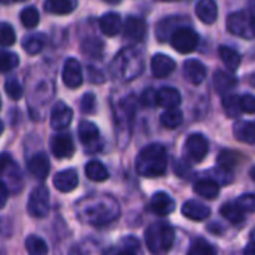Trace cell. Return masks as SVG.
<instances>
[{"mask_svg":"<svg viewBox=\"0 0 255 255\" xmlns=\"http://www.w3.org/2000/svg\"><path fill=\"white\" fill-rule=\"evenodd\" d=\"M76 214L85 224L108 226L120 217V205L111 196H87L78 202Z\"/></svg>","mask_w":255,"mask_h":255,"instance_id":"6da1fadb","label":"cell"},{"mask_svg":"<svg viewBox=\"0 0 255 255\" xmlns=\"http://www.w3.org/2000/svg\"><path fill=\"white\" fill-rule=\"evenodd\" d=\"M167 169V152L160 143L145 146L136 158V170L140 176L157 178L164 175Z\"/></svg>","mask_w":255,"mask_h":255,"instance_id":"7a4b0ae2","label":"cell"},{"mask_svg":"<svg viewBox=\"0 0 255 255\" xmlns=\"http://www.w3.org/2000/svg\"><path fill=\"white\" fill-rule=\"evenodd\" d=\"M143 66L145 61L142 51L136 48H126L115 57L112 69L118 78L124 81H131L142 73Z\"/></svg>","mask_w":255,"mask_h":255,"instance_id":"3957f363","label":"cell"},{"mask_svg":"<svg viewBox=\"0 0 255 255\" xmlns=\"http://www.w3.org/2000/svg\"><path fill=\"white\" fill-rule=\"evenodd\" d=\"M145 242L148 250L155 255L169 253L175 242V232L166 223H154L145 232Z\"/></svg>","mask_w":255,"mask_h":255,"instance_id":"277c9868","label":"cell"},{"mask_svg":"<svg viewBox=\"0 0 255 255\" xmlns=\"http://www.w3.org/2000/svg\"><path fill=\"white\" fill-rule=\"evenodd\" d=\"M227 30L236 36L253 39L254 36V16L248 15L245 10L235 12L227 18Z\"/></svg>","mask_w":255,"mask_h":255,"instance_id":"5b68a950","label":"cell"},{"mask_svg":"<svg viewBox=\"0 0 255 255\" xmlns=\"http://www.w3.org/2000/svg\"><path fill=\"white\" fill-rule=\"evenodd\" d=\"M51 205H49V191L43 187L39 185L36 187L28 197L27 203V211L33 218H45L49 214Z\"/></svg>","mask_w":255,"mask_h":255,"instance_id":"8992f818","label":"cell"},{"mask_svg":"<svg viewBox=\"0 0 255 255\" xmlns=\"http://www.w3.org/2000/svg\"><path fill=\"white\" fill-rule=\"evenodd\" d=\"M199 34L190 28V27H179L176 28L173 33H172V37H170V43L172 46L181 52V54H188V52H193L197 45H199Z\"/></svg>","mask_w":255,"mask_h":255,"instance_id":"52a82bcc","label":"cell"},{"mask_svg":"<svg viewBox=\"0 0 255 255\" xmlns=\"http://www.w3.org/2000/svg\"><path fill=\"white\" fill-rule=\"evenodd\" d=\"M185 151L193 161L200 163L209 152V143L203 134L194 133V134L188 136V139L185 142Z\"/></svg>","mask_w":255,"mask_h":255,"instance_id":"ba28073f","label":"cell"},{"mask_svg":"<svg viewBox=\"0 0 255 255\" xmlns=\"http://www.w3.org/2000/svg\"><path fill=\"white\" fill-rule=\"evenodd\" d=\"M78 134H79V140L82 142V145L87 149H90V151L100 149V146H102L100 145V131L96 124H93L90 121H82L79 124Z\"/></svg>","mask_w":255,"mask_h":255,"instance_id":"9c48e42d","label":"cell"},{"mask_svg":"<svg viewBox=\"0 0 255 255\" xmlns=\"http://www.w3.org/2000/svg\"><path fill=\"white\" fill-rule=\"evenodd\" d=\"M82 67L76 58H67L63 67V82L69 88H78L82 84Z\"/></svg>","mask_w":255,"mask_h":255,"instance_id":"30bf717a","label":"cell"},{"mask_svg":"<svg viewBox=\"0 0 255 255\" xmlns=\"http://www.w3.org/2000/svg\"><path fill=\"white\" fill-rule=\"evenodd\" d=\"M51 151L57 158H70L75 154L73 139L66 133L55 134L51 139Z\"/></svg>","mask_w":255,"mask_h":255,"instance_id":"8fae6325","label":"cell"},{"mask_svg":"<svg viewBox=\"0 0 255 255\" xmlns=\"http://www.w3.org/2000/svg\"><path fill=\"white\" fill-rule=\"evenodd\" d=\"M149 209L158 217H167L175 211V200L164 191L155 193L149 202Z\"/></svg>","mask_w":255,"mask_h":255,"instance_id":"7c38bea8","label":"cell"},{"mask_svg":"<svg viewBox=\"0 0 255 255\" xmlns=\"http://www.w3.org/2000/svg\"><path fill=\"white\" fill-rule=\"evenodd\" d=\"M73 118V111L63 102L55 103L51 112V127L54 130H64Z\"/></svg>","mask_w":255,"mask_h":255,"instance_id":"4fadbf2b","label":"cell"},{"mask_svg":"<svg viewBox=\"0 0 255 255\" xmlns=\"http://www.w3.org/2000/svg\"><path fill=\"white\" fill-rule=\"evenodd\" d=\"M146 34V24L142 18L128 16L124 21V36L131 42H142Z\"/></svg>","mask_w":255,"mask_h":255,"instance_id":"5bb4252c","label":"cell"},{"mask_svg":"<svg viewBox=\"0 0 255 255\" xmlns=\"http://www.w3.org/2000/svg\"><path fill=\"white\" fill-rule=\"evenodd\" d=\"M79 178L75 169H66L54 176V187L61 193H70L78 187Z\"/></svg>","mask_w":255,"mask_h":255,"instance_id":"9a60e30c","label":"cell"},{"mask_svg":"<svg viewBox=\"0 0 255 255\" xmlns=\"http://www.w3.org/2000/svg\"><path fill=\"white\" fill-rule=\"evenodd\" d=\"M176 67V63L173 58H170L166 54H155L151 60V70L155 78H166L169 76Z\"/></svg>","mask_w":255,"mask_h":255,"instance_id":"2e32d148","label":"cell"},{"mask_svg":"<svg viewBox=\"0 0 255 255\" xmlns=\"http://www.w3.org/2000/svg\"><path fill=\"white\" fill-rule=\"evenodd\" d=\"M27 167H28V172L31 173L33 178H36L39 181H43L49 173V160H48V157L45 154L39 152V154H34L28 160Z\"/></svg>","mask_w":255,"mask_h":255,"instance_id":"e0dca14e","label":"cell"},{"mask_svg":"<svg viewBox=\"0 0 255 255\" xmlns=\"http://www.w3.org/2000/svg\"><path fill=\"white\" fill-rule=\"evenodd\" d=\"M182 215L187 217L188 220H193V221H205L209 218L211 209L200 202L188 200L182 206Z\"/></svg>","mask_w":255,"mask_h":255,"instance_id":"ac0fdd59","label":"cell"},{"mask_svg":"<svg viewBox=\"0 0 255 255\" xmlns=\"http://www.w3.org/2000/svg\"><path fill=\"white\" fill-rule=\"evenodd\" d=\"M184 73L190 82H193L194 85H199L206 78V67L202 61L196 58H190L184 63Z\"/></svg>","mask_w":255,"mask_h":255,"instance_id":"d6986e66","label":"cell"},{"mask_svg":"<svg viewBox=\"0 0 255 255\" xmlns=\"http://www.w3.org/2000/svg\"><path fill=\"white\" fill-rule=\"evenodd\" d=\"M157 105L164 109H175L181 105V93L176 88L164 87L157 91Z\"/></svg>","mask_w":255,"mask_h":255,"instance_id":"ffe728a7","label":"cell"},{"mask_svg":"<svg viewBox=\"0 0 255 255\" xmlns=\"http://www.w3.org/2000/svg\"><path fill=\"white\" fill-rule=\"evenodd\" d=\"M196 13L205 24H214L218 16V7L215 0H199L196 4Z\"/></svg>","mask_w":255,"mask_h":255,"instance_id":"44dd1931","label":"cell"},{"mask_svg":"<svg viewBox=\"0 0 255 255\" xmlns=\"http://www.w3.org/2000/svg\"><path fill=\"white\" fill-rule=\"evenodd\" d=\"M100 30L106 36H117L123 30V19L118 13L109 12L100 18Z\"/></svg>","mask_w":255,"mask_h":255,"instance_id":"7402d4cb","label":"cell"},{"mask_svg":"<svg viewBox=\"0 0 255 255\" xmlns=\"http://www.w3.org/2000/svg\"><path fill=\"white\" fill-rule=\"evenodd\" d=\"M193 190H194V193L199 194L200 197H203V199H211V200L217 199L218 194H220V185H218L214 179H211V178L199 179V181L194 184Z\"/></svg>","mask_w":255,"mask_h":255,"instance_id":"603a6c76","label":"cell"},{"mask_svg":"<svg viewBox=\"0 0 255 255\" xmlns=\"http://www.w3.org/2000/svg\"><path fill=\"white\" fill-rule=\"evenodd\" d=\"M78 6V0H46L45 10L55 15H67Z\"/></svg>","mask_w":255,"mask_h":255,"instance_id":"cb8c5ba5","label":"cell"},{"mask_svg":"<svg viewBox=\"0 0 255 255\" xmlns=\"http://www.w3.org/2000/svg\"><path fill=\"white\" fill-rule=\"evenodd\" d=\"M236 82L238 81H236L235 75H232L229 72L218 70L214 75V87L220 94H227L232 88L236 87Z\"/></svg>","mask_w":255,"mask_h":255,"instance_id":"d4e9b609","label":"cell"},{"mask_svg":"<svg viewBox=\"0 0 255 255\" xmlns=\"http://www.w3.org/2000/svg\"><path fill=\"white\" fill-rule=\"evenodd\" d=\"M235 136L238 140L253 145L255 142V126L253 121H239L235 124Z\"/></svg>","mask_w":255,"mask_h":255,"instance_id":"484cf974","label":"cell"},{"mask_svg":"<svg viewBox=\"0 0 255 255\" xmlns=\"http://www.w3.org/2000/svg\"><path fill=\"white\" fill-rule=\"evenodd\" d=\"M85 175L90 181L93 182H103L109 178V172L106 169V166L100 161H90L85 166Z\"/></svg>","mask_w":255,"mask_h":255,"instance_id":"4316f807","label":"cell"},{"mask_svg":"<svg viewBox=\"0 0 255 255\" xmlns=\"http://www.w3.org/2000/svg\"><path fill=\"white\" fill-rule=\"evenodd\" d=\"M221 215L232 224H241L245 220V212L236 202H227L221 206Z\"/></svg>","mask_w":255,"mask_h":255,"instance_id":"83f0119b","label":"cell"},{"mask_svg":"<svg viewBox=\"0 0 255 255\" xmlns=\"http://www.w3.org/2000/svg\"><path fill=\"white\" fill-rule=\"evenodd\" d=\"M45 43H46V37H45V34H40V33L30 34V36H25L22 39V48L30 55L39 54L43 49Z\"/></svg>","mask_w":255,"mask_h":255,"instance_id":"f1b7e54d","label":"cell"},{"mask_svg":"<svg viewBox=\"0 0 255 255\" xmlns=\"http://www.w3.org/2000/svg\"><path fill=\"white\" fill-rule=\"evenodd\" d=\"M220 57H221L223 63H224L232 72L236 70V69L239 67L241 60H242V58H241V54H239L238 51L229 48V46H221V48H220Z\"/></svg>","mask_w":255,"mask_h":255,"instance_id":"f546056e","label":"cell"},{"mask_svg":"<svg viewBox=\"0 0 255 255\" xmlns=\"http://www.w3.org/2000/svg\"><path fill=\"white\" fill-rule=\"evenodd\" d=\"M182 120H184V115L179 109H166V112L161 115L160 121H161V126L166 127V128H176L182 124Z\"/></svg>","mask_w":255,"mask_h":255,"instance_id":"4dcf8cb0","label":"cell"},{"mask_svg":"<svg viewBox=\"0 0 255 255\" xmlns=\"http://www.w3.org/2000/svg\"><path fill=\"white\" fill-rule=\"evenodd\" d=\"M25 250L30 255H46L48 254V245L43 239L39 236H28L25 239Z\"/></svg>","mask_w":255,"mask_h":255,"instance_id":"1f68e13d","label":"cell"},{"mask_svg":"<svg viewBox=\"0 0 255 255\" xmlns=\"http://www.w3.org/2000/svg\"><path fill=\"white\" fill-rule=\"evenodd\" d=\"M223 106H224L226 114L232 118H238L242 112L239 96H236V94H226L223 99Z\"/></svg>","mask_w":255,"mask_h":255,"instance_id":"d6a6232c","label":"cell"},{"mask_svg":"<svg viewBox=\"0 0 255 255\" xmlns=\"http://www.w3.org/2000/svg\"><path fill=\"white\" fill-rule=\"evenodd\" d=\"M82 52L90 57H100L103 54V42L97 37H85L82 42Z\"/></svg>","mask_w":255,"mask_h":255,"instance_id":"836d02e7","label":"cell"},{"mask_svg":"<svg viewBox=\"0 0 255 255\" xmlns=\"http://www.w3.org/2000/svg\"><path fill=\"white\" fill-rule=\"evenodd\" d=\"M188 255H217V251L208 241L199 238V239L193 241V244L188 250Z\"/></svg>","mask_w":255,"mask_h":255,"instance_id":"e575fe53","label":"cell"},{"mask_svg":"<svg viewBox=\"0 0 255 255\" xmlns=\"http://www.w3.org/2000/svg\"><path fill=\"white\" fill-rule=\"evenodd\" d=\"M179 18H166V19H163V21H160L158 24H157V28H155V31H157V37H158V40H161V42H164V40H167V36H172V28H179V27H176L175 25V22L178 21Z\"/></svg>","mask_w":255,"mask_h":255,"instance_id":"d590c367","label":"cell"},{"mask_svg":"<svg viewBox=\"0 0 255 255\" xmlns=\"http://www.w3.org/2000/svg\"><path fill=\"white\" fill-rule=\"evenodd\" d=\"M18 63H19V58L16 54L0 49V73L15 69L18 66Z\"/></svg>","mask_w":255,"mask_h":255,"instance_id":"8d00e7d4","label":"cell"},{"mask_svg":"<svg viewBox=\"0 0 255 255\" xmlns=\"http://www.w3.org/2000/svg\"><path fill=\"white\" fill-rule=\"evenodd\" d=\"M19 19L22 22L24 27L27 28H33L37 25L39 22V12L34 6H28V7H24L21 10V15H19Z\"/></svg>","mask_w":255,"mask_h":255,"instance_id":"74e56055","label":"cell"},{"mask_svg":"<svg viewBox=\"0 0 255 255\" xmlns=\"http://www.w3.org/2000/svg\"><path fill=\"white\" fill-rule=\"evenodd\" d=\"M239 160H241V157H239V154H238V152H233V151H227V149H224V151H221V152H220V155H218V166H220V167H224V169L232 170L235 166H238Z\"/></svg>","mask_w":255,"mask_h":255,"instance_id":"f35d334b","label":"cell"},{"mask_svg":"<svg viewBox=\"0 0 255 255\" xmlns=\"http://www.w3.org/2000/svg\"><path fill=\"white\" fill-rule=\"evenodd\" d=\"M15 43V30L10 24H0V46H10Z\"/></svg>","mask_w":255,"mask_h":255,"instance_id":"ab89813d","label":"cell"},{"mask_svg":"<svg viewBox=\"0 0 255 255\" xmlns=\"http://www.w3.org/2000/svg\"><path fill=\"white\" fill-rule=\"evenodd\" d=\"M218 185H227L233 181V172L229 170V169H224V167H217L212 170V178Z\"/></svg>","mask_w":255,"mask_h":255,"instance_id":"60d3db41","label":"cell"},{"mask_svg":"<svg viewBox=\"0 0 255 255\" xmlns=\"http://www.w3.org/2000/svg\"><path fill=\"white\" fill-rule=\"evenodd\" d=\"M4 91L6 94L12 99V100H18L22 96V87L21 84L15 79V78H9L4 82Z\"/></svg>","mask_w":255,"mask_h":255,"instance_id":"b9f144b4","label":"cell"},{"mask_svg":"<svg viewBox=\"0 0 255 255\" xmlns=\"http://www.w3.org/2000/svg\"><path fill=\"white\" fill-rule=\"evenodd\" d=\"M81 111L84 114H93L96 111V97L93 93L84 94V97L81 100Z\"/></svg>","mask_w":255,"mask_h":255,"instance_id":"7bdbcfd3","label":"cell"},{"mask_svg":"<svg viewBox=\"0 0 255 255\" xmlns=\"http://www.w3.org/2000/svg\"><path fill=\"white\" fill-rule=\"evenodd\" d=\"M236 203L242 208V211L244 212H253L255 209V197L254 194H244V196H241L238 200H236Z\"/></svg>","mask_w":255,"mask_h":255,"instance_id":"ee69618b","label":"cell"},{"mask_svg":"<svg viewBox=\"0 0 255 255\" xmlns=\"http://www.w3.org/2000/svg\"><path fill=\"white\" fill-rule=\"evenodd\" d=\"M13 169H16V166H15L12 157L9 154H1L0 155V176L1 175H9V172L13 170Z\"/></svg>","mask_w":255,"mask_h":255,"instance_id":"f6af8a7d","label":"cell"},{"mask_svg":"<svg viewBox=\"0 0 255 255\" xmlns=\"http://www.w3.org/2000/svg\"><path fill=\"white\" fill-rule=\"evenodd\" d=\"M241 102V109L247 114H254L255 112V97L253 94H244L242 97H239Z\"/></svg>","mask_w":255,"mask_h":255,"instance_id":"bcb514c9","label":"cell"},{"mask_svg":"<svg viewBox=\"0 0 255 255\" xmlns=\"http://www.w3.org/2000/svg\"><path fill=\"white\" fill-rule=\"evenodd\" d=\"M140 103H142V106H145V108H152V106H155V105H157V91H154V90H151V88L145 90V91L142 93V96H140Z\"/></svg>","mask_w":255,"mask_h":255,"instance_id":"7dc6e473","label":"cell"},{"mask_svg":"<svg viewBox=\"0 0 255 255\" xmlns=\"http://www.w3.org/2000/svg\"><path fill=\"white\" fill-rule=\"evenodd\" d=\"M7 197H9V190H7V185L0 179V209L6 205L7 202Z\"/></svg>","mask_w":255,"mask_h":255,"instance_id":"c3c4849f","label":"cell"},{"mask_svg":"<svg viewBox=\"0 0 255 255\" xmlns=\"http://www.w3.org/2000/svg\"><path fill=\"white\" fill-rule=\"evenodd\" d=\"M253 236H254V235H251L250 244H248V247H247V250H245V254L247 255H255V253H254L255 245H254V241H253Z\"/></svg>","mask_w":255,"mask_h":255,"instance_id":"681fc988","label":"cell"},{"mask_svg":"<svg viewBox=\"0 0 255 255\" xmlns=\"http://www.w3.org/2000/svg\"><path fill=\"white\" fill-rule=\"evenodd\" d=\"M69 255H85V254H84V251H82L79 247H73V248L70 250Z\"/></svg>","mask_w":255,"mask_h":255,"instance_id":"f907efd6","label":"cell"},{"mask_svg":"<svg viewBox=\"0 0 255 255\" xmlns=\"http://www.w3.org/2000/svg\"><path fill=\"white\" fill-rule=\"evenodd\" d=\"M118 255H136V254H134L131 250H124V251H121Z\"/></svg>","mask_w":255,"mask_h":255,"instance_id":"816d5d0a","label":"cell"},{"mask_svg":"<svg viewBox=\"0 0 255 255\" xmlns=\"http://www.w3.org/2000/svg\"><path fill=\"white\" fill-rule=\"evenodd\" d=\"M106 3H109V4H118L121 0H105Z\"/></svg>","mask_w":255,"mask_h":255,"instance_id":"f5cc1de1","label":"cell"},{"mask_svg":"<svg viewBox=\"0 0 255 255\" xmlns=\"http://www.w3.org/2000/svg\"><path fill=\"white\" fill-rule=\"evenodd\" d=\"M3 128H4V127H3V123H1V121H0V134H1V133H3Z\"/></svg>","mask_w":255,"mask_h":255,"instance_id":"db71d44e","label":"cell"},{"mask_svg":"<svg viewBox=\"0 0 255 255\" xmlns=\"http://www.w3.org/2000/svg\"><path fill=\"white\" fill-rule=\"evenodd\" d=\"M12 0H0V3H10Z\"/></svg>","mask_w":255,"mask_h":255,"instance_id":"11a10c76","label":"cell"},{"mask_svg":"<svg viewBox=\"0 0 255 255\" xmlns=\"http://www.w3.org/2000/svg\"><path fill=\"white\" fill-rule=\"evenodd\" d=\"M12 1H24V0H12Z\"/></svg>","mask_w":255,"mask_h":255,"instance_id":"9f6ffc18","label":"cell"},{"mask_svg":"<svg viewBox=\"0 0 255 255\" xmlns=\"http://www.w3.org/2000/svg\"><path fill=\"white\" fill-rule=\"evenodd\" d=\"M164 1H175V0H164Z\"/></svg>","mask_w":255,"mask_h":255,"instance_id":"6f0895ef","label":"cell"},{"mask_svg":"<svg viewBox=\"0 0 255 255\" xmlns=\"http://www.w3.org/2000/svg\"><path fill=\"white\" fill-rule=\"evenodd\" d=\"M0 106H1V100H0Z\"/></svg>","mask_w":255,"mask_h":255,"instance_id":"680465c9","label":"cell"}]
</instances>
